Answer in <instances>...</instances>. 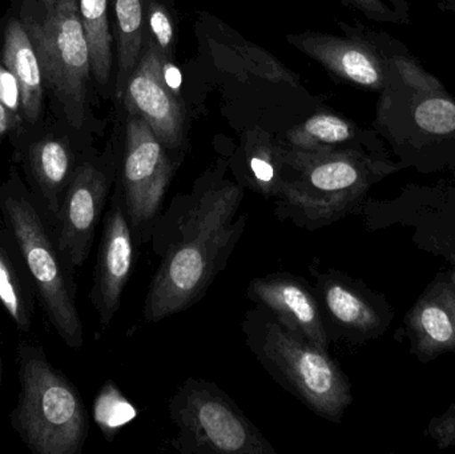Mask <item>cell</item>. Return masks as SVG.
I'll return each instance as SVG.
<instances>
[{
  "label": "cell",
  "instance_id": "obj_1",
  "mask_svg": "<svg viewBox=\"0 0 455 454\" xmlns=\"http://www.w3.org/2000/svg\"><path fill=\"white\" fill-rule=\"evenodd\" d=\"M227 160L205 171L191 191L173 197L152 232L160 264L144 301L143 316L159 323L196 306L227 268L248 224L245 189L227 178Z\"/></svg>",
  "mask_w": 455,
  "mask_h": 454
},
{
  "label": "cell",
  "instance_id": "obj_2",
  "mask_svg": "<svg viewBox=\"0 0 455 454\" xmlns=\"http://www.w3.org/2000/svg\"><path fill=\"white\" fill-rule=\"evenodd\" d=\"M281 156L275 218L309 232L355 212L371 186L395 171V165L358 148L299 151L281 144Z\"/></svg>",
  "mask_w": 455,
  "mask_h": 454
},
{
  "label": "cell",
  "instance_id": "obj_3",
  "mask_svg": "<svg viewBox=\"0 0 455 454\" xmlns=\"http://www.w3.org/2000/svg\"><path fill=\"white\" fill-rule=\"evenodd\" d=\"M0 213L3 226L18 244L48 322L68 348H82L84 328L77 311L75 269L61 253L42 205L18 176H11L0 188Z\"/></svg>",
  "mask_w": 455,
  "mask_h": 454
},
{
  "label": "cell",
  "instance_id": "obj_4",
  "mask_svg": "<svg viewBox=\"0 0 455 454\" xmlns=\"http://www.w3.org/2000/svg\"><path fill=\"white\" fill-rule=\"evenodd\" d=\"M249 351L267 375L318 418L339 423L353 402L352 386L329 351L283 327L259 307L241 323Z\"/></svg>",
  "mask_w": 455,
  "mask_h": 454
},
{
  "label": "cell",
  "instance_id": "obj_5",
  "mask_svg": "<svg viewBox=\"0 0 455 454\" xmlns=\"http://www.w3.org/2000/svg\"><path fill=\"white\" fill-rule=\"evenodd\" d=\"M19 397L11 424L36 454H79L88 437L87 410L76 386L56 370L44 349L18 348Z\"/></svg>",
  "mask_w": 455,
  "mask_h": 454
},
{
  "label": "cell",
  "instance_id": "obj_6",
  "mask_svg": "<svg viewBox=\"0 0 455 454\" xmlns=\"http://www.w3.org/2000/svg\"><path fill=\"white\" fill-rule=\"evenodd\" d=\"M181 454H277L273 445L212 381L189 378L168 402Z\"/></svg>",
  "mask_w": 455,
  "mask_h": 454
},
{
  "label": "cell",
  "instance_id": "obj_7",
  "mask_svg": "<svg viewBox=\"0 0 455 454\" xmlns=\"http://www.w3.org/2000/svg\"><path fill=\"white\" fill-rule=\"evenodd\" d=\"M42 18H26L27 31L42 64L47 87L63 107L69 125L85 120L91 71L90 48L77 0H37Z\"/></svg>",
  "mask_w": 455,
  "mask_h": 454
},
{
  "label": "cell",
  "instance_id": "obj_8",
  "mask_svg": "<svg viewBox=\"0 0 455 454\" xmlns=\"http://www.w3.org/2000/svg\"><path fill=\"white\" fill-rule=\"evenodd\" d=\"M183 160L165 148L141 117L127 114L116 181L140 248L151 243L168 189Z\"/></svg>",
  "mask_w": 455,
  "mask_h": 454
},
{
  "label": "cell",
  "instance_id": "obj_9",
  "mask_svg": "<svg viewBox=\"0 0 455 454\" xmlns=\"http://www.w3.org/2000/svg\"><path fill=\"white\" fill-rule=\"evenodd\" d=\"M119 154L87 157L80 163L53 223L56 240L72 268L83 267L92 251L96 229L114 191Z\"/></svg>",
  "mask_w": 455,
  "mask_h": 454
},
{
  "label": "cell",
  "instance_id": "obj_10",
  "mask_svg": "<svg viewBox=\"0 0 455 454\" xmlns=\"http://www.w3.org/2000/svg\"><path fill=\"white\" fill-rule=\"evenodd\" d=\"M140 247L136 242L124 196L115 181L103 218L90 299L101 330H107L122 306L123 293L132 276Z\"/></svg>",
  "mask_w": 455,
  "mask_h": 454
},
{
  "label": "cell",
  "instance_id": "obj_11",
  "mask_svg": "<svg viewBox=\"0 0 455 454\" xmlns=\"http://www.w3.org/2000/svg\"><path fill=\"white\" fill-rule=\"evenodd\" d=\"M320 304L329 340L361 343L384 331V315L376 296L344 272L325 268L318 259L307 268Z\"/></svg>",
  "mask_w": 455,
  "mask_h": 454
},
{
  "label": "cell",
  "instance_id": "obj_12",
  "mask_svg": "<svg viewBox=\"0 0 455 454\" xmlns=\"http://www.w3.org/2000/svg\"><path fill=\"white\" fill-rule=\"evenodd\" d=\"M163 59L146 42L138 66L128 77L122 100L127 114L141 117L168 151L184 159L186 112L180 98L171 92L162 76Z\"/></svg>",
  "mask_w": 455,
  "mask_h": 454
},
{
  "label": "cell",
  "instance_id": "obj_13",
  "mask_svg": "<svg viewBox=\"0 0 455 454\" xmlns=\"http://www.w3.org/2000/svg\"><path fill=\"white\" fill-rule=\"evenodd\" d=\"M246 298L289 331L307 339L318 348L329 351L326 333L315 288L304 277L275 272L256 277L246 287Z\"/></svg>",
  "mask_w": 455,
  "mask_h": 454
},
{
  "label": "cell",
  "instance_id": "obj_14",
  "mask_svg": "<svg viewBox=\"0 0 455 454\" xmlns=\"http://www.w3.org/2000/svg\"><path fill=\"white\" fill-rule=\"evenodd\" d=\"M286 40L345 82L371 91L387 88V67L376 48L366 40L315 31L289 34Z\"/></svg>",
  "mask_w": 455,
  "mask_h": 454
},
{
  "label": "cell",
  "instance_id": "obj_15",
  "mask_svg": "<svg viewBox=\"0 0 455 454\" xmlns=\"http://www.w3.org/2000/svg\"><path fill=\"white\" fill-rule=\"evenodd\" d=\"M411 351L421 362L455 352V287L433 283L406 315Z\"/></svg>",
  "mask_w": 455,
  "mask_h": 454
},
{
  "label": "cell",
  "instance_id": "obj_16",
  "mask_svg": "<svg viewBox=\"0 0 455 454\" xmlns=\"http://www.w3.org/2000/svg\"><path fill=\"white\" fill-rule=\"evenodd\" d=\"M83 160H77L76 152L66 139H40L27 148L26 173L29 191L42 205L52 226L69 183Z\"/></svg>",
  "mask_w": 455,
  "mask_h": 454
},
{
  "label": "cell",
  "instance_id": "obj_17",
  "mask_svg": "<svg viewBox=\"0 0 455 454\" xmlns=\"http://www.w3.org/2000/svg\"><path fill=\"white\" fill-rule=\"evenodd\" d=\"M3 60L15 79L21 112L27 122L39 120L44 106L42 64L24 21H8L4 32Z\"/></svg>",
  "mask_w": 455,
  "mask_h": 454
},
{
  "label": "cell",
  "instance_id": "obj_18",
  "mask_svg": "<svg viewBox=\"0 0 455 454\" xmlns=\"http://www.w3.org/2000/svg\"><path fill=\"white\" fill-rule=\"evenodd\" d=\"M235 183L265 199L275 200L283 183L280 141L262 130L246 133L243 147L232 163L228 162Z\"/></svg>",
  "mask_w": 455,
  "mask_h": 454
},
{
  "label": "cell",
  "instance_id": "obj_19",
  "mask_svg": "<svg viewBox=\"0 0 455 454\" xmlns=\"http://www.w3.org/2000/svg\"><path fill=\"white\" fill-rule=\"evenodd\" d=\"M34 284L12 235L0 229V304L20 332L32 330L35 301Z\"/></svg>",
  "mask_w": 455,
  "mask_h": 454
},
{
  "label": "cell",
  "instance_id": "obj_20",
  "mask_svg": "<svg viewBox=\"0 0 455 454\" xmlns=\"http://www.w3.org/2000/svg\"><path fill=\"white\" fill-rule=\"evenodd\" d=\"M115 18L117 71L115 96L122 99L128 77L132 74L146 48V0H109Z\"/></svg>",
  "mask_w": 455,
  "mask_h": 454
},
{
  "label": "cell",
  "instance_id": "obj_21",
  "mask_svg": "<svg viewBox=\"0 0 455 454\" xmlns=\"http://www.w3.org/2000/svg\"><path fill=\"white\" fill-rule=\"evenodd\" d=\"M357 127L350 120L329 112H320L291 127L278 140L283 147L299 151L355 148L349 146L357 138Z\"/></svg>",
  "mask_w": 455,
  "mask_h": 454
},
{
  "label": "cell",
  "instance_id": "obj_22",
  "mask_svg": "<svg viewBox=\"0 0 455 454\" xmlns=\"http://www.w3.org/2000/svg\"><path fill=\"white\" fill-rule=\"evenodd\" d=\"M77 3L90 48L92 77L101 90H106L111 82L114 66L108 0H77Z\"/></svg>",
  "mask_w": 455,
  "mask_h": 454
},
{
  "label": "cell",
  "instance_id": "obj_23",
  "mask_svg": "<svg viewBox=\"0 0 455 454\" xmlns=\"http://www.w3.org/2000/svg\"><path fill=\"white\" fill-rule=\"evenodd\" d=\"M413 90L424 95L414 109V120L419 130L433 136L453 135L455 101L443 84L435 79Z\"/></svg>",
  "mask_w": 455,
  "mask_h": 454
},
{
  "label": "cell",
  "instance_id": "obj_24",
  "mask_svg": "<svg viewBox=\"0 0 455 454\" xmlns=\"http://www.w3.org/2000/svg\"><path fill=\"white\" fill-rule=\"evenodd\" d=\"M138 410L117 388L116 384L107 381L93 402V420L108 442L125 426L135 420Z\"/></svg>",
  "mask_w": 455,
  "mask_h": 454
},
{
  "label": "cell",
  "instance_id": "obj_25",
  "mask_svg": "<svg viewBox=\"0 0 455 454\" xmlns=\"http://www.w3.org/2000/svg\"><path fill=\"white\" fill-rule=\"evenodd\" d=\"M147 39L154 45L164 61H175L176 31L175 16L165 0H146Z\"/></svg>",
  "mask_w": 455,
  "mask_h": 454
},
{
  "label": "cell",
  "instance_id": "obj_26",
  "mask_svg": "<svg viewBox=\"0 0 455 454\" xmlns=\"http://www.w3.org/2000/svg\"><path fill=\"white\" fill-rule=\"evenodd\" d=\"M427 432L438 447H455V402L443 416L433 418Z\"/></svg>",
  "mask_w": 455,
  "mask_h": 454
},
{
  "label": "cell",
  "instance_id": "obj_27",
  "mask_svg": "<svg viewBox=\"0 0 455 454\" xmlns=\"http://www.w3.org/2000/svg\"><path fill=\"white\" fill-rule=\"evenodd\" d=\"M339 2L373 20H389L392 18L393 12L387 4V0H339Z\"/></svg>",
  "mask_w": 455,
  "mask_h": 454
},
{
  "label": "cell",
  "instance_id": "obj_28",
  "mask_svg": "<svg viewBox=\"0 0 455 454\" xmlns=\"http://www.w3.org/2000/svg\"><path fill=\"white\" fill-rule=\"evenodd\" d=\"M162 76L165 85L171 92L175 93L181 99V84H183V76L180 69L176 66V61H164L162 63Z\"/></svg>",
  "mask_w": 455,
  "mask_h": 454
},
{
  "label": "cell",
  "instance_id": "obj_29",
  "mask_svg": "<svg viewBox=\"0 0 455 454\" xmlns=\"http://www.w3.org/2000/svg\"><path fill=\"white\" fill-rule=\"evenodd\" d=\"M12 115L10 114L4 104L0 103V139L12 128Z\"/></svg>",
  "mask_w": 455,
  "mask_h": 454
},
{
  "label": "cell",
  "instance_id": "obj_30",
  "mask_svg": "<svg viewBox=\"0 0 455 454\" xmlns=\"http://www.w3.org/2000/svg\"><path fill=\"white\" fill-rule=\"evenodd\" d=\"M3 378V362H2V354H0V384H2Z\"/></svg>",
  "mask_w": 455,
  "mask_h": 454
},
{
  "label": "cell",
  "instance_id": "obj_31",
  "mask_svg": "<svg viewBox=\"0 0 455 454\" xmlns=\"http://www.w3.org/2000/svg\"><path fill=\"white\" fill-rule=\"evenodd\" d=\"M451 282L453 283V285L455 287V269L453 271V274H451Z\"/></svg>",
  "mask_w": 455,
  "mask_h": 454
}]
</instances>
